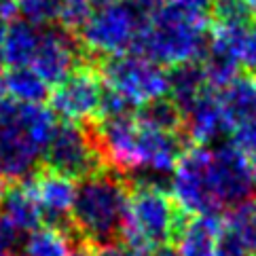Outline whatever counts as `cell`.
<instances>
[{"label":"cell","mask_w":256,"mask_h":256,"mask_svg":"<svg viewBox=\"0 0 256 256\" xmlns=\"http://www.w3.org/2000/svg\"><path fill=\"white\" fill-rule=\"evenodd\" d=\"M216 256H250V254L246 252L240 240L224 226L220 233V240H218V246H216Z\"/></svg>","instance_id":"cell-27"},{"label":"cell","mask_w":256,"mask_h":256,"mask_svg":"<svg viewBox=\"0 0 256 256\" xmlns=\"http://www.w3.org/2000/svg\"><path fill=\"white\" fill-rule=\"evenodd\" d=\"M0 214L11 224H15L20 231H36L42 224L40 208L36 204V197L32 188L26 182H8L0 195Z\"/></svg>","instance_id":"cell-14"},{"label":"cell","mask_w":256,"mask_h":256,"mask_svg":"<svg viewBox=\"0 0 256 256\" xmlns=\"http://www.w3.org/2000/svg\"><path fill=\"white\" fill-rule=\"evenodd\" d=\"M0 256H13V254H0Z\"/></svg>","instance_id":"cell-34"},{"label":"cell","mask_w":256,"mask_h":256,"mask_svg":"<svg viewBox=\"0 0 256 256\" xmlns=\"http://www.w3.org/2000/svg\"><path fill=\"white\" fill-rule=\"evenodd\" d=\"M2 36H4V28H0V64H2Z\"/></svg>","instance_id":"cell-30"},{"label":"cell","mask_w":256,"mask_h":256,"mask_svg":"<svg viewBox=\"0 0 256 256\" xmlns=\"http://www.w3.org/2000/svg\"><path fill=\"white\" fill-rule=\"evenodd\" d=\"M214 87L210 85L206 76L204 66H199L197 62L184 64V66L172 68L170 70V102L184 114L193 108L197 102H201L206 96H210Z\"/></svg>","instance_id":"cell-15"},{"label":"cell","mask_w":256,"mask_h":256,"mask_svg":"<svg viewBox=\"0 0 256 256\" xmlns=\"http://www.w3.org/2000/svg\"><path fill=\"white\" fill-rule=\"evenodd\" d=\"M244 4L250 8V11H256V0H244Z\"/></svg>","instance_id":"cell-29"},{"label":"cell","mask_w":256,"mask_h":256,"mask_svg":"<svg viewBox=\"0 0 256 256\" xmlns=\"http://www.w3.org/2000/svg\"><path fill=\"white\" fill-rule=\"evenodd\" d=\"M222 228L224 218L220 216H193L188 218L174 250L178 256H216Z\"/></svg>","instance_id":"cell-16"},{"label":"cell","mask_w":256,"mask_h":256,"mask_svg":"<svg viewBox=\"0 0 256 256\" xmlns=\"http://www.w3.org/2000/svg\"><path fill=\"white\" fill-rule=\"evenodd\" d=\"M15 8L17 20L42 30L58 22L60 0H15Z\"/></svg>","instance_id":"cell-22"},{"label":"cell","mask_w":256,"mask_h":256,"mask_svg":"<svg viewBox=\"0 0 256 256\" xmlns=\"http://www.w3.org/2000/svg\"><path fill=\"white\" fill-rule=\"evenodd\" d=\"M38 38L40 28H34L22 20L8 22L2 36V64L8 68H30Z\"/></svg>","instance_id":"cell-17"},{"label":"cell","mask_w":256,"mask_h":256,"mask_svg":"<svg viewBox=\"0 0 256 256\" xmlns=\"http://www.w3.org/2000/svg\"><path fill=\"white\" fill-rule=\"evenodd\" d=\"M2 190H4V178L0 176V195H2Z\"/></svg>","instance_id":"cell-33"},{"label":"cell","mask_w":256,"mask_h":256,"mask_svg":"<svg viewBox=\"0 0 256 256\" xmlns=\"http://www.w3.org/2000/svg\"><path fill=\"white\" fill-rule=\"evenodd\" d=\"M250 8L244 4V0H214L212 17L214 22L224 24H248L250 22Z\"/></svg>","instance_id":"cell-24"},{"label":"cell","mask_w":256,"mask_h":256,"mask_svg":"<svg viewBox=\"0 0 256 256\" xmlns=\"http://www.w3.org/2000/svg\"><path fill=\"white\" fill-rule=\"evenodd\" d=\"M44 168L62 174L70 180H85L106 170L100 157L91 127L78 123H58V130L44 150Z\"/></svg>","instance_id":"cell-8"},{"label":"cell","mask_w":256,"mask_h":256,"mask_svg":"<svg viewBox=\"0 0 256 256\" xmlns=\"http://www.w3.org/2000/svg\"><path fill=\"white\" fill-rule=\"evenodd\" d=\"M102 4H108V2H134V0H98Z\"/></svg>","instance_id":"cell-31"},{"label":"cell","mask_w":256,"mask_h":256,"mask_svg":"<svg viewBox=\"0 0 256 256\" xmlns=\"http://www.w3.org/2000/svg\"><path fill=\"white\" fill-rule=\"evenodd\" d=\"M28 184L36 197V204L40 208L42 222H49V226L74 237V231H72V206H74L76 197V182L42 166L28 180Z\"/></svg>","instance_id":"cell-11"},{"label":"cell","mask_w":256,"mask_h":256,"mask_svg":"<svg viewBox=\"0 0 256 256\" xmlns=\"http://www.w3.org/2000/svg\"><path fill=\"white\" fill-rule=\"evenodd\" d=\"M22 240V231L0 214V254H11Z\"/></svg>","instance_id":"cell-26"},{"label":"cell","mask_w":256,"mask_h":256,"mask_svg":"<svg viewBox=\"0 0 256 256\" xmlns=\"http://www.w3.org/2000/svg\"><path fill=\"white\" fill-rule=\"evenodd\" d=\"M136 118L142 125L152 127V130H159V132H168V134L182 132V112L166 98L140 108Z\"/></svg>","instance_id":"cell-21"},{"label":"cell","mask_w":256,"mask_h":256,"mask_svg":"<svg viewBox=\"0 0 256 256\" xmlns=\"http://www.w3.org/2000/svg\"><path fill=\"white\" fill-rule=\"evenodd\" d=\"M224 226L231 231L248 254L256 256V199L237 206L226 212Z\"/></svg>","instance_id":"cell-20"},{"label":"cell","mask_w":256,"mask_h":256,"mask_svg":"<svg viewBox=\"0 0 256 256\" xmlns=\"http://www.w3.org/2000/svg\"><path fill=\"white\" fill-rule=\"evenodd\" d=\"M130 199L121 228V240L142 254L174 248L190 214L180 208L166 186L130 180Z\"/></svg>","instance_id":"cell-3"},{"label":"cell","mask_w":256,"mask_h":256,"mask_svg":"<svg viewBox=\"0 0 256 256\" xmlns=\"http://www.w3.org/2000/svg\"><path fill=\"white\" fill-rule=\"evenodd\" d=\"M0 91L8 98V102L42 104L49 96V85L30 68H8L0 76Z\"/></svg>","instance_id":"cell-18"},{"label":"cell","mask_w":256,"mask_h":256,"mask_svg":"<svg viewBox=\"0 0 256 256\" xmlns=\"http://www.w3.org/2000/svg\"><path fill=\"white\" fill-rule=\"evenodd\" d=\"M78 49L64 30H40L30 70H34L49 87H56L78 66Z\"/></svg>","instance_id":"cell-12"},{"label":"cell","mask_w":256,"mask_h":256,"mask_svg":"<svg viewBox=\"0 0 256 256\" xmlns=\"http://www.w3.org/2000/svg\"><path fill=\"white\" fill-rule=\"evenodd\" d=\"M127 199V180L110 170H102L80 180L72 206V231L76 244L98 248L116 242L121 237Z\"/></svg>","instance_id":"cell-4"},{"label":"cell","mask_w":256,"mask_h":256,"mask_svg":"<svg viewBox=\"0 0 256 256\" xmlns=\"http://www.w3.org/2000/svg\"><path fill=\"white\" fill-rule=\"evenodd\" d=\"M182 132H186V138L193 142V146H208L226 132L224 114L216 91L182 114Z\"/></svg>","instance_id":"cell-13"},{"label":"cell","mask_w":256,"mask_h":256,"mask_svg":"<svg viewBox=\"0 0 256 256\" xmlns=\"http://www.w3.org/2000/svg\"><path fill=\"white\" fill-rule=\"evenodd\" d=\"M240 64L248 70V74L256 76V26H250L248 32H246V36H244Z\"/></svg>","instance_id":"cell-25"},{"label":"cell","mask_w":256,"mask_h":256,"mask_svg":"<svg viewBox=\"0 0 256 256\" xmlns=\"http://www.w3.org/2000/svg\"><path fill=\"white\" fill-rule=\"evenodd\" d=\"M4 102H6V100H4V96H2V91H0V110H2V106H4Z\"/></svg>","instance_id":"cell-32"},{"label":"cell","mask_w":256,"mask_h":256,"mask_svg":"<svg viewBox=\"0 0 256 256\" xmlns=\"http://www.w3.org/2000/svg\"><path fill=\"white\" fill-rule=\"evenodd\" d=\"M94 11V0H60L58 22L64 32H80Z\"/></svg>","instance_id":"cell-23"},{"label":"cell","mask_w":256,"mask_h":256,"mask_svg":"<svg viewBox=\"0 0 256 256\" xmlns=\"http://www.w3.org/2000/svg\"><path fill=\"white\" fill-rule=\"evenodd\" d=\"M104 80L94 68L78 66L51 91V110L66 123H85L100 118L104 102Z\"/></svg>","instance_id":"cell-9"},{"label":"cell","mask_w":256,"mask_h":256,"mask_svg":"<svg viewBox=\"0 0 256 256\" xmlns=\"http://www.w3.org/2000/svg\"><path fill=\"white\" fill-rule=\"evenodd\" d=\"M146 256H178V254H176V250H174V248H161V250L150 252V254H146Z\"/></svg>","instance_id":"cell-28"},{"label":"cell","mask_w":256,"mask_h":256,"mask_svg":"<svg viewBox=\"0 0 256 256\" xmlns=\"http://www.w3.org/2000/svg\"><path fill=\"white\" fill-rule=\"evenodd\" d=\"M56 130V112L44 104L6 100L0 110V176L8 182L30 180L40 170Z\"/></svg>","instance_id":"cell-2"},{"label":"cell","mask_w":256,"mask_h":256,"mask_svg":"<svg viewBox=\"0 0 256 256\" xmlns=\"http://www.w3.org/2000/svg\"><path fill=\"white\" fill-rule=\"evenodd\" d=\"M100 74L108 94L118 98L130 110L168 98L170 72L142 53H125L106 60Z\"/></svg>","instance_id":"cell-7"},{"label":"cell","mask_w":256,"mask_h":256,"mask_svg":"<svg viewBox=\"0 0 256 256\" xmlns=\"http://www.w3.org/2000/svg\"><path fill=\"white\" fill-rule=\"evenodd\" d=\"M74 237L68 233L58 231L53 226H40L28 233L26 242L22 244L20 256H70Z\"/></svg>","instance_id":"cell-19"},{"label":"cell","mask_w":256,"mask_h":256,"mask_svg":"<svg viewBox=\"0 0 256 256\" xmlns=\"http://www.w3.org/2000/svg\"><path fill=\"white\" fill-rule=\"evenodd\" d=\"M148 0L108 2L96 8L80 30L83 47L100 58H118L138 47L142 26L148 13Z\"/></svg>","instance_id":"cell-6"},{"label":"cell","mask_w":256,"mask_h":256,"mask_svg":"<svg viewBox=\"0 0 256 256\" xmlns=\"http://www.w3.org/2000/svg\"><path fill=\"white\" fill-rule=\"evenodd\" d=\"M214 0H161L148 6L138 53L159 66L178 68L204 58Z\"/></svg>","instance_id":"cell-1"},{"label":"cell","mask_w":256,"mask_h":256,"mask_svg":"<svg viewBox=\"0 0 256 256\" xmlns=\"http://www.w3.org/2000/svg\"><path fill=\"white\" fill-rule=\"evenodd\" d=\"M174 199L195 216H220L226 212L214 150L208 146H188L172 174Z\"/></svg>","instance_id":"cell-5"},{"label":"cell","mask_w":256,"mask_h":256,"mask_svg":"<svg viewBox=\"0 0 256 256\" xmlns=\"http://www.w3.org/2000/svg\"><path fill=\"white\" fill-rule=\"evenodd\" d=\"M218 94L231 144L246 157L256 154V76L237 74Z\"/></svg>","instance_id":"cell-10"}]
</instances>
